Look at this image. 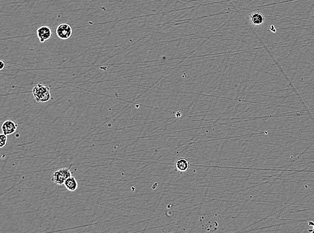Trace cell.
<instances>
[{
  "label": "cell",
  "mask_w": 314,
  "mask_h": 233,
  "mask_svg": "<svg viewBox=\"0 0 314 233\" xmlns=\"http://www.w3.org/2000/svg\"><path fill=\"white\" fill-rule=\"evenodd\" d=\"M308 225H309V226H312L313 227L312 229H309V230H308V231L311 232H314V222H312V221H309V222H308Z\"/></svg>",
  "instance_id": "cell-11"
},
{
  "label": "cell",
  "mask_w": 314,
  "mask_h": 233,
  "mask_svg": "<svg viewBox=\"0 0 314 233\" xmlns=\"http://www.w3.org/2000/svg\"><path fill=\"white\" fill-rule=\"evenodd\" d=\"M7 143V135L5 134H2L0 135V147L3 148Z\"/></svg>",
  "instance_id": "cell-9"
},
{
  "label": "cell",
  "mask_w": 314,
  "mask_h": 233,
  "mask_svg": "<svg viewBox=\"0 0 314 233\" xmlns=\"http://www.w3.org/2000/svg\"><path fill=\"white\" fill-rule=\"evenodd\" d=\"M37 37L40 42L44 43L47 41L52 36V30L48 26H42L38 28L36 31Z\"/></svg>",
  "instance_id": "cell-4"
},
{
  "label": "cell",
  "mask_w": 314,
  "mask_h": 233,
  "mask_svg": "<svg viewBox=\"0 0 314 233\" xmlns=\"http://www.w3.org/2000/svg\"><path fill=\"white\" fill-rule=\"evenodd\" d=\"M32 94L37 102H46L52 98L50 87L40 83L34 87Z\"/></svg>",
  "instance_id": "cell-1"
},
{
  "label": "cell",
  "mask_w": 314,
  "mask_h": 233,
  "mask_svg": "<svg viewBox=\"0 0 314 233\" xmlns=\"http://www.w3.org/2000/svg\"><path fill=\"white\" fill-rule=\"evenodd\" d=\"M71 176L73 175L72 172L70 171V167H63L57 169L52 173L51 180L55 184L62 185H64L65 181Z\"/></svg>",
  "instance_id": "cell-2"
},
{
  "label": "cell",
  "mask_w": 314,
  "mask_h": 233,
  "mask_svg": "<svg viewBox=\"0 0 314 233\" xmlns=\"http://www.w3.org/2000/svg\"><path fill=\"white\" fill-rule=\"evenodd\" d=\"M190 163L186 158L181 157L176 161V167L179 171L184 172L190 167Z\"/></svg>",
  "instance_id": "cell-6"
},
{
  "label": "cell",
  "mask_w": 314,
  "mask_h": 233,
  "mask_svg": "<svg viewBox=\"0 0 314 233\" xmlns=\"http://www.w3.org/2000/svg\"><path fill=\"white\" fill-rule=\"evenodd\" d=\"M66 188L70 192L76 191L78 187V183L77 179L73 176H71L67 179L64 183Z\"/></svg>",
  "instance_id": "cell-7"
},
{
  "label": "cell",
  "mask_w": 314,
  "mask_h": 233,
  "mask_svg": "<svg viewBox=\"0 0 314 233\" xmlns=\"http://www.w3.org/2000/svg\"><path fill=\"white\" fill-rule=\"evenodd\" d=\"M6 67V63L3 61V60L0 61V69L3 70Z\"/></svg>",
  "instance_id": "cell-10"
},
{
  "label": "cell",
  "mask_w": 314,
  "mask_h": 233,
  "mask_svg": "<svg viewBox=\"0 0 314 233\" xmlns=\"http://www.w3.org/2000/svg\"><path fill=\"white\" fill-rule=\"evenodd\" d=\"M269 29L271 31H272L273 32H276V29H275V27L274 25H271L269 26Z\"/></svg>",
  "instance_id": "cell-12"
},
{
  "label": "cell",
  "mask_w": 314,
  "mask_h": 233,
  "mask_svg": "<svg viewBox=\"0 0 314 233\" xmlns=\"http://www.w3.org/2000/svg\"><path fill=\"white\" fill-rule=\"evenodd\" d=\"M18 127V124L13 120H6L3 122L2 126L3 133L6 135H12L16 131Z\"/></svg>",
  "instance_id": "cell-5"
},
{
  "label": "cell",
  "mask_w": 314,
  "mask_h": 233,
  "mask_svg": "<svg viewBox=\"0 0 314 233\" xmlns=\"http://www.w3.org/2000/svg\"><path fill=\"white\" fill-rule=\"evenodd\" d=\"M73 33V28L69 24L62 23L57 28V37L62 40H67L72 37Z\"/></svg>",
  "instance_id": "cell-3"
},
{
  "label": "cell",
  "mask_w": 314,
  "mask_h": 233,
  "mask_svg": "<svg viewBox=\"0 0 314 233\" xmlns=\"http://www.w3.org/2000/svg\"><path fill=\"white\" fill-rule=\"evenodd\" d=\"M250 19L254 25H261L265 22V17L261 12H253L250 15Z\"/></svg>",
  "instance_id": "cell-8"
}]
</instances>
